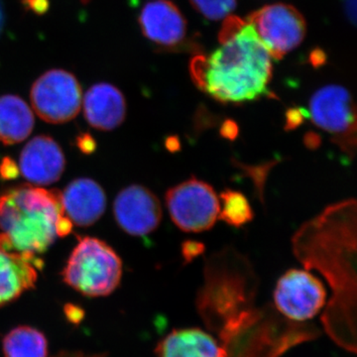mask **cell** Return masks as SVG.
I'll use <instances>...</instances> for the list:
<instances>
[{
    "label": "cell",
    "mask_w": 357,
    "mask_h": 357,
    "mask_svg": "<svg viewBox=\"0 0 357 357\" xmlns=\"http://www.w3.org/2000/svg\"><path fill=\"white\" fill-rule=\"evenodd\" d=\"M203 250V244L194 243V241H188L183 245V255L187 261L194 259L195 257L201 255Z\"/></svg>",
    "instance_id": "obj_22"
},
{
    "label": "cell",
    "mask_w": 357,
    "mask_h": 357,
    "mask_svg": "<svg viewBox=\"0 0 357 357\" xmlns=\"http://www.w3.org/2000/svg\"><path fill=\"white\" fill-rule=\"evenodd\" d=\"M4 357H48V342L43 333L28 326L10 331L2 342Z\"/></svg>",
    "instance_id": "obj_17"
},
{
    "label": "cell",
    "mask_w": 357,
    "mask_h": 357,
    "mask_svg": "<svg viewBox=\"0 0 357 357\" xmlns=\"http://www.w3.org/2000/svg\"><path fill=\"white\" fill-rule=\"evenodd\" d=\"M312 121L333 136L335 143L349 156L356 148V107L349 91L344 86L331 84L319 89L310 100Z\"/></svg>",
    "instance_id": "obj_4"
},
{
    "label": "cell",
    "mask_w": 357,
    "mask_h": 357,
    "mask_svg": "<svg viewBox=\"0 0 357 357\" xmlns=\"http://www.w3.org/2000/svg\"><path fill=\"white\" fill-rule=\"evenodd\" d=\"M114 213L117 225L132 236L153 232L162 220L161 204L156 195L144 185L124 188L114 199Z\"/></svg>",
    "instance_id": "obj_9"
},
{
    "label": "cell",
    "mask_w": 357,
    "mask_h": 357,
    "mask_svg": "<svg viewBox=\"0 0 357 357\" xmlns=\"http://www.w3.org/2000/svg\"><path fill=\"white\" fill-rule=\"evenodd\" d=\"M61 192L20 185L0 195V243L10 250L38 255L58 238L64 215Z\"/></svg>",
    "instance_id": "obj_2"
},
{
    "label": "cell",
    "mask_w": 357,
    "mask_h": 357,
    "mask_svg": "<svg viewBox=\"0 0 357 357\" xmlns=\"http://www.w3.org/2000/svg\"><path fill=\"white\" fill-rule=\"evenodd\" d=\"M192 7L204 17L220 20L236 9V0H190Z\"/></svg>",
    "instance_id": "obj_19"
},
{
    "label": "cell",
    "mask_w": 357,
    "mask_h": 357,
    "mask_svg": "<svg viewBox=\"0 0 357 357\" xmlns=\"http://www.w3.org/2000/svg\"><path fill=\"white\" fill-rule=\"evenodd\" d=\"M166 203L173 222L185 232L211 229L220 215V203L215 190L196 178L169 189Z\"/></svg>",
    "instance_id": "obj_5"
},
{
    "label": "cell",
    "mask_w": 357,
    "mask_h": 357,
    "mask_svg": "<svg viewBox=\"0 0 357 357\" xmlns=\"http://www.w3.org/2000/svg\"><path fill=\"white\" fill-rule=\"evenodd\" d=\"M63 280L86 297H105L121 284L122 261L109 244L84 237L70 253L63 269Z\"/></svg>",
    "instance_id": "obj_3"
},
{
    "label": "cell",
    "mask_w": 357,
    "mask_h": 357,
    "mask_svg": "<svg viewBox=\"0 0 357 357\" xmlns=\"http://www.w3.org/2000/svg\"><path fill=\"white\" fill-rule=\"evenodd\" d=\"M66 166L62 148L52 137L36 136L23 148L20 157V171L32 185H47L62 177Z\"/></svg>",
    "instance_id": "obj_10"
},
{
    "label": "cell",
    "mask_w": 357,
    "mask_h": 357,
    "mask_svg": "<svg viewBox=\"0 0 357 357\" xmlns=\"http://www.w3.org/2000/svg\"><path fill=\"white\" fill-rule=\"evenodd\" d=\"M345 13L352 23L356 21V0H344Z\"/></svg>",
    "instance_id": "obj_25"
},
{
    "label": "cell",
    "mask_w": 357,
    "mask_h": 357,
    "mask_svg": "<svg viewBox=\"0 0 357 357\" xmlns=\"http://www.w3.org/2000/svg\"><path fill=\"white\" fill-rule=\"evenodd\" d=\"M304 119V112L301 109H292L287 112V129L297 128Z\"/></svg>",
    "instance_id": "obj_23"
},
{
    "label": "cell",
    "mask_w": 357,
    "mask_h": 357,
    "mask_svg": "<svg viewBox=\"0 0 357 357\" xmlns=\"http://www.w3.org/2000/svg\"><path fill=\"white\" fill-rule=\"evenodd\" d=\"M191 76L199 89L222 103L241 105L271 96V56L248 22L210 56H196Z\"/></svg>",
    "instance_id": "obj_1"
},
{
    "label": "cell",
    "mask_w": 357,
    "mask_h": 357,
    "mask_svg": "<svg viewBox=\"0 0 357 357\" xmlns=\"http://www.w3.org/2000/svg\"><path fill=\"white\" fill-rule=\"evenodd\" d=\"M34 114L17 96H0V142L13 145L27 139L34 128Z\"/></svg>",
    "instance_id": "obj_16"
},
{
    "label": "cell",
    "mask_w": 357,
    "mask_h": 357,
    "mask_svg": "<svg viewBox=\"0 0 357 357\" xmlns=\"http://www.w3.org/2000/svg\"><path fill=\"white\" fill-rule=\"evenodd\" d=\"M326 299L324 284L305 270H289L280 277L274 290L277 310L295 321L316 317L325 306Z\"/></svg>",
    "instance_id": "obj_8"
},
{
    "label": "cell",
    "mask_w": 357,
    "mask_h": 357,
    "mask_svg": "<svg viewBox=\"0 0 357 357\" xmlns=\"http://www.w3.org/2000/svg\"><path fill=\"white\" fill-rule=\"evenodd\" d=\"M55 357H105V356L103 354H100V356H84L82 352L62 351Z\"/></svg>",
    "instance_id": "obj_27"
},
{
    "label": "cell",
    "mask_w": 357,
    "mask_h": 357,
    "mask_svg": "<svg viewBox=\"0 0 357 357\" xmlns=\"http://www.w3.org/2000/svg\"><path fill=\"white\" fill-rule=\"evenodd\" d=\"M248 23L275 60L297 48L307 32L306 20L297 8L285 3L270 4L248 15Z\"/></svg>",
    "instance_id": "obj_7"
},
{
    "label": "cell",
    "mask_w": 357,
    "mask_h": 357,
    "mask_svg": "<svg viewBox=\"0 0 357 357\" xmlns=\"http://www.w3.org/2000/svg\"><path fill=\"white\" fill-rule=\"evenodd\" d=\"M82 105L86 121L98 130H114L126 119V98L114 84H93L84 95Z\"/></svg>",
    "instance_id": "obj_14"
},
{
    "label": "cell",
    "mask_w": 357,
    "mask_h": 357,
    "mask_svg": "<svg viewBox=\"0 0 357 357\" xmlns=\"http://www.w3.org/2000/svg\"><path fill=\"white\" fill-rule=\"evenodd\" d=\"M4 25V13L3 7H2L1 0H0V33L2 31V28Z\"/></svg>",
    "instance_id": "obj_28"
},
{
    "label": "cell",
    "mask_w": 357,
    "mask_h": 357,
    "mask_svg": "<svg viewBox=\"0 0 357 357\" xmlns=\"http://www.w3.org/2000/svg\"><path fill=\"white\" fill-rule=\"evenodd\" d=\"M77 143H79V149L84 153H91L95 150V141L91 139L89 136L84 135V137L79 138Z\"/></svg>",
    "instance_id": "obj_24"
},
{
    "label": "cell",
    "mask_w": 357,
    "mask_h": 357,
    "mask_svg": "<svg viewBox=\"0 0 357 357\" xmlns=\"http://www.w3.org/2000/svg\"><path fill=\"white\" fill-rule=\"evenodd\" d=\"M311 62L312 65L314 67H319V66L324 65L326 62V55L324 52L321 50H314L311 54Z\"/></svg>",
    "instance_id": "obj_26"
},
{
    "label": "cell",
    "mask_w": 357,
    "mask_h": 357,
    "mask_svg": "<svg viewBox=\"0 0 357 357\" xmlns=\"http://www.w3.org/2000/svg\"><path fill=\"white\" fill-rule=\"evenodd\" d=\"M63 211L73 225L89 227L102 217L107 208V196L102 187L89 178L70 182L61 192Z\"/></svg>",
    "instance_id": "obj_13"
},
{
    "label": "cell",
    "mask_w": 357,
    "mask_h": 357,
    "mask_svg": "<svg viewBox=\"0 0 357 357\" xmlns=\"http://www.w3.org/2000/svg\"><path fill=\"white\" fill-rule=\"evenodd\" d=\"M158 357H227L213 335L198 328H178L167 335L156 349Z\"/></svg>",
    "instance_id": "obj_15"
},
{
    "label": "cell",
    "mask_w": 357,
    "mask_h": 357,
    "mask_svg": "<svg viewBox=\"0 0 357 357\" xmlns=\"http://www.w3.org/2000/svg\"><path fill=\"white\" fill-rule=\"evenodd\" d=\"M66 318L73 325H79L84 318V311L81 307L74 304H67L64 307Z\"/></svg>",
    "instance_id": "obj_20"
},
{
    "label": "cell",
    "mask_w": 357,
    "mask_h": 357,
    "mask_svg": "<svg viewBox=\"0 0 357 357\" xmlns=\"http://www.w3.org/2000/svg\"><path fill=\"white\" fill-rule=\"evenodd\" d=\"M32 107L44 121L62 124L73 121L83 102L77 77L64 70L45 73L33 84L30 93Z\"/></svg>",
    "instance_id": "obj_6"
},
{
    "label": "cell",
    "mask_w": 357,
    "mask_h": 357,
    "mask_svg": "<svg viewBox=\"0 0 357 357\" xmlns=\"http://www.w3.org/2000/svg\"><path fill=\"white\" fill-rule=\"evenodd\" d=\"M222 206L218 218L234 227H241L251 222L253 211L243 192L225 190L220 194Z\"/></svg>",
    "instance_id": "obj_18"
},
{
    "label": "cell",
    "mask_w": 357,
    "mask_h": 357,
    "mask_svg": "<svg viewBox=\"0 0 357 357\" xmlns=\"http://www.w3.org/2000/svg\"><path fill=\"white\" fill-rule=\"evenodd\" d=\"M138 20L143 35L159 48H175L185 41L187 21L172 2H148L143 6Z\"/></svg>",
    "instance_id": "obj_11"
},
{
    "label": "cell",
    "mask_w": 357,
    "mask_h": 357,
    "mask_svg": "<svg viewBox=\"0 0 357 357\" xmlns=\"http://www.w3.org/2000/svg\"><path fill=\"white\" fill-rule=\"evenodd\" d=\"M43 261L36 255L10 250L0 243V307L6 306L31 290Z\"/></svg>",
    "instance_id": "obj_12"
},
{
    "label": "cell",
    "mask_w": 357,
    "mask_h": 357,
    "mask_svg": "<svg viewBox=\"0 0 357 357\" xmlns=\"http://www.w3.org/2000/svg\"><path fill=\"white\" fill-rule=\"evenodd\" d=\"M18 168L15 162L10 158H6L0 165V176L6 180H11L17 177Z\"/></svg>",
    "instance_id": "obj_21"
}]
</instances>
